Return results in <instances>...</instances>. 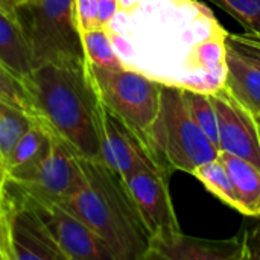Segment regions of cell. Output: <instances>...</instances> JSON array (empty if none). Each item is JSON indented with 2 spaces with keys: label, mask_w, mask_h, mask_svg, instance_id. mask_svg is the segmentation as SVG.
Segmentation results:
<instances>
[{
  "label": "cell",
  "mask_w": 260,
  "mask_h": 260,
  "mask_svg": "<svg viewBox=\"0 0 260 260\" xmlns=\"http://www.w3.org/2000/svg\"><path fill=\"white\" fill-rule=\"evenodd\" d=\"M21 81L30 99V116L79 157L101 161V102L85 62L41 64L30 69Z\"/></svg>",
  "instance_id": "cell-1"
},
{
  "label": "cell",
  "mask_w": 260,
  "mask_h": 260,
  "mask_svg": "<svg viewBox=\"0 0 260 260\" xmlns=\"http://www.w3.org/2000/svg\"><path fill=\"white\" fill-rule=\"evenodd\" d=\"M81 178L61 203L96 233L113 260H145L151 236L123 178L99 160L79 158Z\"/></svg>",
  "instance_id": "cell-2"
},
{
  "label": "cell",
  "mask_w": 260,
  "mask_h": 260,
  "mask_svg": "<svg viewBox=\"0 0 260 260\" xmlns=\"http://www.w3.org/2000/svg\"><path fill=\"white\" fill-rule=\"evenodd\" d=\"M146 145L154 160L166 169L193 174L201 165L218 158V148L192 119L183 85L161 82L158 113L146 133Z\"/></svg>",
  "instance_id": "cell-3"
},
{
  "label": "cell",
  "mask_w": 260,
  "mask_h": 260,
  "mask_svg": "<svg viewBox=\"0 0 260 260\" xmlns=\"http://www.w3.org/2000/svg\"><path fill=\"white\" fill-rule=\"evenodd\" d=\"M12 17L26 40L32 69L47 62H85L75 0H26Z\"/></svg>",
  "instance_id": "cell-4"
},
{
  "label": "cell",
  "mask_w": 260,
  "mask_h": 260,
  "mask_svg": "<svg viewBox=\"0 0 260 260\" xmlns=\"http://www.w3.org/2000/svg\"><path fill=\"white\" fill-rule=\"evenodd\" d=\"M85 69L99 101L146 142V133L158 113L161 82L137 70H110L87 59Z\"/></svg>",
  "instance_id": "cell-5"
},
{
  "label": "cell",
  "mask_w": 260,
  "mask_h": 260,
  "mask_svg": "<svg viewBox=\"0 0 260 260\" xmlns=\"http://www.w3.org/2000/svg\"><path fill=\"white\" fill-rule=\"evenodd\" d=\"M0 215L6 260H66L44 222L27 201L24 189L3 175Z\"/></svg>",
  "instance_id": "cell-6"
},
{
  "label": "cell",
  "mask_w": 260,
  "mask_h": 260,
  "mask_svg": "<svg viewBox=\"0 0 260 260\" xmlns=\"http://www.w3.org/2000/svg\"><path fill=\"white\" fill-rule=\"evenodd\" d=\"M169 172L145 166L123 178L151 241H168L181 232L169 192Z\"/></svg>",
  "instance_id": "cell-7"
},
{
  "label": "cell",
  "mask_w": 260,
  "mask_h": 260,
  "mask_svg": "<svg viewBox=\"0 0 260 260\" xmlns=\"http://www.w3.org/2000/svg\"><path fill=\"white\" fill-rule=\"evenodd\" d=\"M24 192L27 195L29 204L38 213L50 236L64 254V259L113 260V256L104 241L66 207H62L59 203L38 198L29 193L26 189Z\"/></svg>",
  "instance_id": "cell-8"
},
{
  "label": "cell",
  "mask_w": 260,
  "mask_h": 260,
  "mask_svg": "<svg viewBox=\"0 0 260 260\" xmlns=\"http://www.w3.org/2000/svg\"><path fill=\"white\" fill-rule=\"evenodd\" d=\"M79 158L61 137L52 133V145L46 157L30 171L12 180L20 183L29 193L61 204L81 178Z\"/></svg>",
  "instance_id": "cell-9"
},
{
  "label": "cell",
  "mask_w": 260,
  "mask_h": 260,
  "mask_svg": "<svg viewBox=\"0 0 260 260\" xmlns=\"http://www.w3.org/2000/svg\"><path fill=\"white\" fill-rule=\"evenodd\" d=\"M218 120V148L260 169V133L254 114L224 85L209 91Z\"/></svg>",
  "instance_id": "cell-10"
},
{
  "label": "cell",
  "mask_w": 260,
  "mask_h": 260,
  "mask_svg": "<svg viewBox=\"0 0 260 260\" xmlns=\"http://www.w3.org/2000/svg\"><path fill=\"white\" fill-rule=\"evenodd\" d=\"M99 114L101 161L104 165L117 172L122 178L145 166H160L154 160L146 142L102 102Z\"/></svg>",
  "instance_id": "cell-11"
},
{
  "label": "cell",
  "mask_w": 260,
  "mask_h": 260,
  "mask_svg": "<svg viewBox=\"0 0 260 260\" xmlns=\"http://www.w3.org/2000/svg\"><path fill=\"white\" fill-rule=\"evenodd\" d=\"M145 260H244L242 236L201 239L181 232L168 241H151Z\"/></svg>",
  "instance_id": "cell-12"
},
{
  "label": "cell",
  "mask_w": 260,
  "mask_h": 260,
  "mask_svg": "<svg viewBox=\"0 0 260 260\" xmlns=\"http://www.w3.org/2000/svg\"><path fill=\"white\" fill-rule=\"evenodd\" d=\"M52 145V131L32 117V123L14 145L8 158L3 161L2 172L6 177L15 178L37 166L49 152Z\"/></svg>",
  "instance_id": "cell-13"
},
{
  "label": "cell",
  "mask_w": 260,
  "mask_h": 260,
  "mask_svg": "<svg viewBox=\"0 0 260 260\" xmlns=\"http://www.w3.org/2000/svg\"><path fill=\"white\" fill-rule=\"evenodd\" d=\"M224 87L253 114L260 111V69L225 46Z\"/></svg>",
  "instance_id": "cell-14"
},
{
  "label": "cell",
  "mask_w": 260,
  "mask_h": 260,
  "mask_svg": "<svg viewBox=\"0 0 260 260\" xmlns=\"http://www.w3.org/2000/svg\"><path fill=\"white\" fill-rule=\"evenodd\" d=\"M218 158L225 166L238 200V212L245 216H260V169L236 155L219 152Z\"/></svg>",
  "instance_id": "cell-15"
},
{
  "label": "cell",
  "mask_w": 260,
  "mask_h": 260,
  "mask_svg": "<svg viewBox=\"0 0 260 260\" xmlns=\"http://www.w3.org/2000/svg\"><path fill=\"white\" fill-rule=\"evenodd\" d=\"M0 62L20 79L32 69L26 40L15 18L0 8Z\"/></svg>",
  "instance_id": "cell-16"
},
{
  "label": "cell",
  "mask_w": 260,
  "mask_h": 260,
  "mask_svg": "<svg viewBox=\"0 0 260 260\" xmlns=\"http://www.w3.org/2000/svg\"><path fill=\"white\" fill-rule=\"evenodd\" d=\"M192 175L198 181H201L206 186V189L210 193H213L216 198H219L224 204H227L235 210L238 209V200H236L232 178L219 158L201 165L200 168L195 169Z\"/></svg>",
  "instance_id": "cell-17"
},
{
  "label": "cell",
  "mask_w": 260,
  "mask_h": 260,
  "mask_svg": "<svg viewBox=\"0 0 260 260\" xmlns=\"http://www.w3.org/2000/svg\"><path fill=\"white\" fill-rule=\"evenodd\" d=\"M81 40L84 46L85 59L88 62L110 70L123 69V64L114 52V47L105 27L99 26L84 30L81 32Z\"/></svg>",
  "instance_id": "cell-18"
},
{
  "label": "cell",
  "mask_w": 260,
  "mask_h": 260,
  "mask_svg": "<svg viewBox=\"0 0 260 260\" xmlns=\"http://www.w3.org/2000/svg\"><path fill=\"white\" fill-rule=\"evenodd\" d=\"M183 98H184L186 107L192 119L203 129L207 139L218 148V120H216L215 107L210 101L209 91L183 85Z\"/></svg>",
  "instance_id": "cell-19"
},
{
  "label": "cell",
  "mask_w": 260,
  "mask_h": 260,
  "mask_svg": "<svg viewBox=\"0 0 260 260\" xmlns=\"http://www.w3.org/2000/svg\"><path fill=\"white\" fill-rule=\"evenodd\" d=\"M30 123L32 116L0 101V166Z\"/></svg>",
  "instance_id": "cell-20"
},
{
  "label": "cell",
  "mask_w": 260,
  "mask_h": 260,
  "mask_svg": "<svg viewBox=\"0 0 260 260\" xmlns=\"http://www.w3.org/2000/svg\"><path fill=\"white\" fill-rule=\"evenodd\" d=\"M238 20L247 32L257 34L260 26V0H209Z\"/></svg>",
  "instance_id": "cell-21"
},
{
  "label": "cell",
  "mask_w": 260,
  "mask_h": 260,
  "mask_svg": "<svg viewBox=\"0 0 260 260\" xmlns=\"http://www.w3.org/2000/svg\"><path fill=\"white\" fill-rule=\"evenodd\" d=\"M0 101L30 116V99L23 81L0 62Z\"/></svg>",
  "instance_id": "cell-22"
},
{
  "label": "cell",
  "mask_w": 260,
  "mask_h": 260,
  "mask_svg": "<svg viewBox=\"0 0 260 260\" xmlns=\"http://www.w3.org/2000/svg\"><path fill=\"white\" fill-rule=\"evenodd\" d=\"M225 46L247 62L260 69V35L253 32L225 35Z\"/></svg>",
  "instance_id": "cell-23"
},
{
  "label": "cell",
  "mask_w": 260,
  "mask_h": 260,
  "mask_svg": "<svg viewBox=\"0 0 260 260\" xmlns=\"http://www.w3.org/2000/svg\"><path fill=\"white\" fill-rule=\"evenodd\" d=\"M98 3L99 0H75V15L79 32L101 26L98 21Z\"/></svg>",
  "instance_id": "cell-24"
},
{
  "label": "cell",
  "mask_w": 260,
  "mask_h": 260,
  "mask_svg": "<svg viewBox=\"0 0 260 260\" xmlns=\"http://www.w3.org/2000/svg\"><path fill=\"white\" fill-rule=\"evenodd\" d=\"M259 222L248 229L242 236L244 241V260H260V216Z\"/></svg>",
  "instance_id": "cell-25"
},
{
  "label": "cell",
  "mask_w": 260,
  "mask_h": 260,
  "mask_svg": "<svg viewBox=\"0 0 260 260\" xmlns=\"http://www.w3.org/2000/svg\"><path fill=\"white\" fill-rule=\"evenodd\" d=\"M117 0H99L98 3V21L102 27H105L117 12Z\"/></svg>",
  "instance_id": "cell-26"
},
{
  "label": "cell",
  "mask_w": 260,
  "mask_h": 260,
  "mask_svg": "<svg viewBox=\"0 0 260 260\" xmlns=\"http://www.w3.org/2000/svg\"><path fill=\"white\" fill-rule=\"evenodd\" d=\"M23 2H26V0H0V8H2L5 12H8L9 15H12L14 11H15V8H17L18 5H21Z\"/></svg>",
  "instance_id": "cell-27"
},
{
  "label": "cell",
  "mask_w": 260,
  "mask_h": 260,
  "mask_svg": "<svg viewBox=\"0 0 260 260\" xmlns=\"http://www.w3.org/2000/svg\"><path fill=\"white\" fill-rule=\"evenodd\" d=\"M0 260H6V247H5V236H3L2 215H0Z\"/></svg>",
  "instance_id": "cell-28"
},
{
  "label": "cell",
  "mask_w": 260,
  "mask_h": 260,
  "mask_svg": "<svg viewBox=\"0 0 260 260\" xmlns=\"http://www.w3.org/2000/svg\"><path fill=\"white\" fill-rule=\"evenodd\" d=\"M254 119H256V123H257V128H259V133H260V111L254 114Z\"/></svg>",
  "instance_id": "cell-29"
},
{
  "label": "cell",
  "mask_w": 260,
  "mask_h": 260,
  "mask_svg": "<svg viewBox=\"0 0 260 260\" xmlns=\"http://www.w3.org/2000/svg\"><path fill=\"white\" fill-rule=\"evenodd\" d=\"M2 181H3V172H2V169H0V186H2Z\"/></svg>",
  "instance_id": "cell-30"
},
{
  "label": "cell",
  "mask_w": 260,
  "mask_h": 260,
  "mask_svg": "<svg viewBox=\"0 0 260 260\" xmlns=\"http://www.w3.org/2000/svg\"><path fill=\"white\" fill-rule=\"evenodd\" d=\"M257 35H260V26H259V30H257Z\"/></svg>",
  "instance_id": "cell-31"
}]
</instances>
